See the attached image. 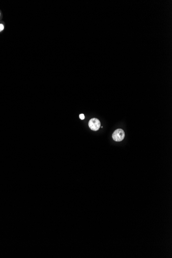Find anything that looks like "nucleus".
<instances>
[{"label": "nucleus", "instance_id": "3", "mask_svg": "<svg viewBox=\"0 0 172 258\" xmlns=\"http://www.w3.org/2000/svg\"><path fill=\"white\" fill-rule=\"evenodd\" d=\"M4 29V25L2 24H0V31H2Z\"/></svg>", "mask_w": 172, "mask_h": 258}, {"label": "nucleus", "instance_id": "5", "mask_svg": "<svg viewBox=\"0 0 172 258\" xmlns=\"http://www.w3.org/2000/svg\"><path fill=\"white\" fill-rule=\"evenodd\" d=\"M0 16H1V14H0Z\"/></svg>", "mask_w": 172, "mask_h": 258}, {"label": "nucleus", "instance_id": "1", "mask_svg": "<svg viewBox=\"0 0 172 258\" xmlns=\"http://www.w3.org/2000/svg\"><path fill=\"white\" fill-rule=\"evenodd\" d=\"M125 138L124 131L122 129H117L113 134V138L116 142H120Z\"/></svg>", "mask_w": 172, "mask_h": 258}, {"label": "nucleus", "instance_id": "2", "mask_svg": "<svg viewBox=\"0 0 172 258\" xmlns=\"http://www.w3.org/2000/svg\"><path fill=\"white\" fill-rule=\"evenodd\" d=\"M89 126L92 130L97 131L101 127V122L97 118H93L89 121Z\"/></svg>", "mask_w": 172, "mask_h": 258}, {"label": "nucleus", "instance_id": "4", "mask_svg": "<svg viewBox=\"0 0 172 258\" xmlns=\"http://www.w3.org/2000/svg\"><path fill=\"white\" fill-rule=\"evenodd\" d=\"M80 118L81 119V120H84L85 118V115L84 114H81L80 115Z\"/></svg>", "mask_w": 172, "mask_h": 258}]
</instances>
